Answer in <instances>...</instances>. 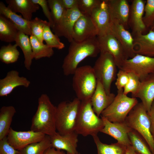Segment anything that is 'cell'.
<instances>
[{"mask_svg":"<svg viewBox=\"0 0 154 154\" xmlns=\"http://www.w3.org/2000/svg\"><path fill=\"white\" fill-rule=\"evenodd\" d=\"M98 31L90 15L82 14L74 26L73 40L80 42L97 36Z\"/></svg>","mask_w":154,"mask_h":154,"instance_id":"cell-14","label":"cell"},{"mask_svg":"<svg viewBox=\"0 0 154 154\" xmlns=\"http://www.w3.org/2000/svg\"><path fill=\"white\" fill-rule=\"evenodd\" d=\"M0 15H4L10 20L19 31L28 36L31 35L30 21L25 20L21 15L11 11L2 1L0 2Z\"/></svg>","mask_w":154,"mask_h":154,"instance_id":"cell-25","label":"cell"},{"mask_svg":"<svg viewBox=\"0 0 154 154\" xmlns=\"http://www.w3.org/2000/svg\"><path fill=\"white\" fill-rule=\"evenodd\" d=\"M48 2L54 26L60 20L67 10L62 0H48Z\"/></svg>","mask_w":154,"mask_h":154,"instance_id":"cell-34","label":"cell"},{"mask_svg":"<svg viewBox=\"0 0 154 154\" xmlns=\"http://www.w3.org/2000/svg\"><path fill=\"white\" fill-rule=\"evenodd\" d=\"M70 43L62 66L64 74L66 76L73 75L78 64L84 59L96 57L100 53L97 36L80 42L73 40Z\"/></svg>","mask_w":154,"mask_h":154,"instance_id":"cell-1","label":"cell"},{"mask_svg":"<svg viewBox=\"0 0 154 154\" xmlns=\"http://www.w3.org/2000/svg\"><path fill=\"white\" fill-rule=\"evenodd\" d=\"M148 113L150 121L151 132L154 140V101L152 103L150 110Z\"/></svg>","mask_w":154,"mask_h":154,"instance_id":"cell-44","label":"cell"},{"mask_svg":"<svg viewBox=\"0 0 154 154\" xmlns=\"http://www.w3.org/2000/svg\"><path fill=\"white\" fill-rule=\"evenodd\" d=\"M49 24H50L48 22L37 17L32 19L30 22L31 35L35 37L41 43H43V34L44 29Z\"/></svg>","mask_w":154,"mask_h":154,"instance_id":"cell-36","label":"cell"},{"mask_svg":"<svg viewBox=\"0 0 154 154\" xmlns=\"http://www.w3.org/2000/svg\"><path fill=\"white\" fill-rule=\"evenodd\" d=\"M16 44L12 45L9 43L7 46H3L0 49V60L6 64L16 62L19 58L20 53Z\"/></svg>","mask_w":154,"mask_h":154,"instance_id":"cell-33","label":"cell"},{"mask_svg":"<svg viewBox=\"0 0 154 154\" xmlns=\"http://www.w3.org/2000/svg\"><path fill=\"white\" fill-rule=\"evenodd\" d=\"M117 67L112 56L104 52L100 53L93 67L97 80L102 83L108 94L111 93V85L116 76Z\"/></svg>","mask_w":154,"mask_h":154,"instance_id":"cell-8","label":"cell"},{"mask_svg":"<svg viewBox=\"0 0 154 154\" xmlns=\"http://www.w3.org/2000/svg\"><path fill=\"white\" fill-rule=\"evenodd\" d=\"M111 19L122 25L127 30L130 5L127 0H106Z\"/></svg>","mask_w":154,"mask_h":154,"instance_id":"cell-18","label":"cell"},{"mask_svg":"<svg viewBox=\"0 0 154 154\" xmlns=\"http://www.w3.org/2000/svg\"><path fill=\"white\" fill-rule=\"evenodd\" d=\"M29 38L34 59L37 60L43 58H50L53 55L54 51L53 48L41 43L33 35H31Z\"/></svg>","mask_w":154,"mask_h":154,"instance_id":"cell-30","label":"cell"},{"mask_svg":"<svg viewBox=\"0 0 154 154\" xmlns=\"http://www.w3.org/2000/svg\"><path fill=\"white\" fill-rule=\"evenodd\" d=\"M104 127L100 132L108 135L116 139L117 142L127 147L131 145L128 133L133 129L124 121L112 122L101 116Z\"/></svg>","mask_w":154,"mask_h":154,"instance_id":"cell-13","label":"cell"},{"mask_svg":"<svg viewBox=\"0 0 154 154\" xmlns=\"http://www.w3.org/2000/svg\"><path fill=\"white\" fill-rule=\"evenodd\" d=\"M15 42L23 52L25 67L28 70H30L32 60L34 58L30 38L28 35L19 31Z\"/></svg>","mask_w":154,"mask_h":154,"instance_id":"cell-26","label":"cell"},{"mask_svg":"<svg viewBox=\"0 0 154 154\" xmlns=\"http://www.w3.org/2000/svg\"><path fill=\"white\" fill-rule=\"evenodd\" d=\"M73 75L72 87L76 98L81 101L91 99L97 84L93 67L85 65L78 67Z\"/></svg>","mask_w":154,"mask_h":154,"instance_id":"cell-5","label":"cell"},{"mask_svg":"<svg viewBox=\"0 0 154 154\" xmlns=\"http://www.w3.org/2000/svg\"><path fill=\"white\" fill-rule=\"evenodd\" d=\"M136 151L131 145L127 147L125 154H135Z\"/></svg>","mask_w":154,"mask_h":154,"instance_id":"cell-46","label":"cell"},{"mask_svg":"<svg viewBox=\"0 0 154 154\" xmlns=\"http://www.w3.org/2000/svg\"><path fill=\"white\" fill-rule=\"evenodd\" d=\"M31 0L34 3L37 4L41 7L44 15L48 19V22L50 24V27L52 29L54 27V24L48 6V0Z\"/></svg>","mask_w":154,"mask_h":154,"instance_id":"cell-41","label":"cell"},{"mask_svg":"<svg viewBox=\"0 0 154 154\" xmlns=\"http://www.w3.org/2000/svg\"><path fill=\"white\" fill-rule=\"evenodd\" d=\"M128 73L129 80L128 83L123 89V93L126 95L131 93L132 97L138 91L140 86L141 81L134 74L131 72Z\"/></svg>","mask_w":154,"mask_h":154,"instance_id":"cell-38","label":"cell"},{"mask_svg":"<svg viewBox=\"0 0 154 154\" xmlns=\"http://www.w3.org/2000/svg\"><path fill=\"white\" fill-rule=\"evenodd\" d=\"M44 154H66L63 150H57L50 147L48 148Z\"/></svg>","mask_w":154,"mask_h":154,"instance_id":"cell-45","label":"cell"},{"mask_svg":"<svg viewBox=\"0 0 154 154\" xmlns=\"http://www.w3.org/2000/svg\"><path fill=\"white\" fill-rule=\"evenodd\" d=\"M78 8L67 10L62 18L54 25L52 31L58 37H63L70 42L72 40L75 24L82 15Z\"/></svg>","mask_w":154,"mask_h":154,"instance_id":"cell-12","label":"cell"},{"mask_svg":"<svg viewBox=\"0 0 154 154\" xmlns=\"http://www.w3.org/2000/svg\"><path fill=\"white\" fill-rule=\"evenodd\" d=\"M151 30L154 31V22L150 27Z\"/></svg>","mask_w":154,"mask_h":154,"instance_id":"cell-47","label":"cell"},{"mask_svg":"<svg viewBox=\"0 0 154 154\" xmlns=\"http://www.w3.org/2000/svg\"><path fill=\"white\" fill-rule=\"evenodd\" d=\"M133 37L136 54L154 57V31L150 29L146 34H138Z\"/></svg>","mask_w":154,"mask_h":154,"instance_id":"cell-23","label":"cell"},{"mask_svg":"<svg viewBox=\"0 0 154 154\" xmlns=\"http://www.w3.org/2000/svg\"><path fill=\"white\" fill-rule=\"evenodd\" d=\"M128 135L131 145L136 152L139 154H153L145 139L137 131L132 129Z\"/></svg>","mask_w":154,"mask_h":154,"instance_id":"cell-32","label":"cell"},{"mask_svg":"<svg viewBox=\"0 0 154 154\" xmlns=\"http://www.w3.org/2000/svg\"><path fill=\"white\" fill-rule=\"evenodd\" d=\"M146 1L133 0L130 5L129 24L133 36L143 34L147 29L143 20Z\"/></svg>","mask_w":154,"mask_h":154,"instance_id":"cell-16","label":"cell"},{"mask_svg":"<svg viewBox=\"0 0 154 154\" xmlns=\"http://www.w3.org/2000/svg\"><path fill=\"white\" fill-rule=\"evenodd\" d=\"M143 20L147 28H150L154 23V0L146 1Z\"/></svg>","mask_w":154,"mask_h":154,"instance_id":"cell-39","label":"cell"},{"mask_svg":"<svg viewBox=\"0 0 154 154\" xmlns=\"http://www.w3.org/2000/svg\"><path fill=\"white\" fill-rule=\"evenodd\" d=\"M104 127L102 119L93 109L91 99L81 101L75 131L84 137L92 136L97 135Z\"/></svg>","mask_w":154,"mask_h":154,"instance_id":"cell-3","label":"cell"},{"mask_svg":"<svg viewBox=\"0 0 154 154\" xmlns=\"http://www.w3.org/2000/svg\"><path fill=\"white\" fill-rule=\"evenodd\" d=\"M81 102L76 98L71 101L62 102L56 106L55 126L57 132L60 135L75 131Z\"/></svg>","mask_w":154,"mask_h":154,"instance_id":"cell-4","label":"cell"},{"mask_svg":"<svg viewBox=\"0 0 154 154\" xmlns=\"http://www.w3.org/2000/svg\"><path fill=\"white\" fill-rule=\"evenodd\" d=\"M30 83L27 78L20 76L18 71L12 70L7 73L5 77L0 79V96H7L18 86L28 88Z\"/></svg>","mask_w":154,"mask_h":154,"instance_id":"cell-20","label":"cell"},{"mask_svg":"<svg viewBox=\"0 0 154 154\" xmlns=\"http://www.w3.org/2000/svg\"><path fill=\"white\" fill-rule=\"evenodd\" d=\"M16 112V110L13 106H4L0 109V140L7 137Z\"/></svg>","mask_w":154,"mask_h":154,"instance_id":"cell-28","label":"cell"},{"mask_svg":"<svg viewBox=\"0 0 154 154\" xmlns=\"http://www.w3.org/2000/svg\"><path fill=\"white\" fill-rule=\"evenodd\" d=\"M138 103L136 98L125 94L123 89L117 90L113 101L102 112L101 116L112 122H124L129 112Z\"/></svg>","mask_w":154,"mask_h":154,"instance_id":"cell-7","label":"cell"},{"mask_svg":"<svg viewBox=\"0 0 154 154\" xmlns=\"http://www.w3.org/2000/svg\"><path fill=\"white\" fill-rule=\"evenodd\" d=\"M132 97L139 98L147 112H149L154 101V73L141 81L138 91Z\"/></svg>","mask_w":154,"mask_h":154,"instance_id":"cell-22","label":"cell"},{"mask_svg":"<svg viewBox=\"0 0 154 154\" xmlns=\"http://www.w3.org/2000/svg\"><path fill=\"white\" fill-rule=\"evenodd\" d=\"M18 151L8 143L7 137L0 140V154H17Z\"/></svg>","mask_w":154,"mask_h":154,"instance_id":"cell-42","label":"cell"},{"mask_svg":"<svg viewBox=\"0 0 154 154\" xmlns=\"http://www.w3.org/2000/svg\"><path fill=\"white\" fill-rule=\"evenodd\" d=\"M116 77L115 84L117 90L123 89L129 81V77L128 72L120 69L117 73Z\"/></svg>","mask_w":154,"mask_h":154,"instance_id":"cell-40","label":"cell"},{"mask_svg":"<svg viewBox=\"0 0 154 154\" xmlns=\"http://www.w3.org/2000/svg\"><path fill=\"white\" fill-rule=\"evenodd\" d=\"M96 145L97 154H125L127 146L118 142L107 144L102 143L97 135L92 136Z\"/></svg>","mask_w":154,"mask_h":154,"instance_id":"cell-29","label":"cell"},{"mask_svg":"<svg viewBox=\"0 0 154 154\" xmlns=\"http://www.w3.org/2000/svg\"><path fill=\"white\" fill-rule=\"evenodd\" d=\"M50 27V24L45 27L43 34V40L47 45L53 48L58 50L63 49L65 47L64 44L60 41L59 37L52 32Z\"/></svg>","mask_w":154,"mask_h":154,"instance_id":"cell-35","label":"cell"},{"mask_svg":"<svg viewBox=\"0 0 154 154\" xmlns=\"http://www.w3.org/2000/svg\"><path fill=\"white\" fill-rule=\"evenodd\" d=\"M66 10L78 8V0H62Z\"/></svg>","mask_w":154,"mask_h":154,"instance_id":"cell-43","label":"cell"},{"mask_svg":"<svg viewBox=\"0 0 154 154\" xmlns=\"http://www.w3.org/2000/svg\"><path fill=\"white\" fill-rule=\"evenodd\" d=\"M135 154H139V153H138L136 152V153H135Z\"/></svg>","mask_w":154,"mask_h":154,"instance_id":"cell-48","label":"cell"},{"mask_svg":"<svg viewBox=\"0 0 154 154\" xmlns=\"http://www.w3.org/2000/svg\"><path fill=\"white\" fill-rule=\"evenodd\" d=\"M98 31L97 36L110 33L112 19L106 0H102L90 15Z\"/></svg>","mask_w":154,"mask_h":154,"instance_id":"cell-17","label":"cell"},{"mask_svg":"<svg viewBox=\"0 0 154 154\" xmlns=\"http://www.w3.org/2000/svg\"><path fill=\"white\" fill-rule=\"evenodd\" d=\"M7 7L13 12L21 14L23 17L28 21L32 19L33 14L39 9L40 6L31 0H6Z\"/></svg>","mask_w":154,"mask_h":154,"instance_id":"cell-24","label":"cell"},{"mask_svg":"<svg viewBox=\"0 0 154 154\" xmlns=\"http://www.w3.org/2000/svg\"><path fill=\"white\" fill-rule=\"evenodd\" d=\"M79 154H80V153H79Z\"/></svg>","mask_w":154,"mask_h":154,"instance_id":"cell-49","label":"cell"},{"mask_svg":"<svg viewBox=\"0 0 154 154\" xmlns=\"http://www.w3.org/2000/svg\"><path fill=\"white\" fill-rule=\"evenodd\" d=\"M102 1L100 0H78V8L82 14L90 15L93 10L100 5Z\"/></svg>","mask_w":154,"mask_h":154,"instance_id":"cell-37","label":"cell"},{"mask_svg":"<svg viewBox=\"0 0 154 154\" xmlns=\"http://www.w3.org/2000/svg\"><path fill=\"white\" fill-rule=\"evenodd\" d=\"M19 31L16 26L9 19L0 15V40L11 43L15 41Z\"/></svg>","mask_w":154,"mask_h":154,"instance_id":"cell-27","label":"cell"},{"mask_svg":"<svg viewBox=\"0 0 154 154\" xmlns=\"http://www.w3.org/2000/svg\"><path fill=\"white\" fill-rule=\"evenodd\" d=\"M56 106L48 96L42 94L38 100L37 110L32 120L30 130L52 136L57 132L55 126Z\"/></svg>","mask_w":154,"mask_h":154,"instance_id":"cell-2","label":"cell"},{"mask_svg":"<svg viewBox=\"0 0 154 154\" xmlns=\"http://www.w3.org/2000/svg\"><path fill=\"white\" fill-rule=\"evenodd\" d=\"M78 135L75 131L64 135L57 132L50 136L52 147L57 150L65 151L67 154H79L77 149Z\"/></svg>","mask_w":154,"mask_h":154,"instance_id":"cell-19","label":"cell"},{"mask_svg":"<svg viewBox=\"0 0 154 154\" xmlns=\"http://www.w3.org/2000/svg\"><path fill=\"white\" fill-rule=\"evenodd\" d=\"M46 135L31 130L17 131L11 127L7 138L8 143L15 149L19 151L29 145L40 141Z\"/></svg>","mask_w":154,"mask_h":154,"instance_id":"cell-11","label":"cell"},{"mask_svg":"<svg viewBox=\"0 0 154 154\" xmlns=\"http://www.w3.org/2000/svg\"><path fill=\"white\" fill-rule=\"evenodd\" d=\"M110 33L113 35L120 43L127 59L136 55L133 36L122 25L115 20H112Z\"/></svg>","mask_w":154,"mask_h":154,"instance_id":"cell-15","label":"cell"},{"mask_svg":"<svg viewBox=\"0 0 154 154\" xmlns=\"http://www.w3.org/2000/svg\"><path fill=\"white\" fill-rule=\"evenodd\" d=\"M50 147H52L50 136L46 135L40 141L31 144L18 150L17 154H44Z\"/></svg>","mask_w":154,"mask_h":154,"instance_id":"cell-31","label":"cell"},{"mask_svg":"<svg viewBox=\"0 0 154 154\" xmlns=\"http://www.w3.org/2000/svg\"><path fill=\"white\" fill-rule=\"evenodd\" d=\"M115 96L113 93L107 94L102 83L97 80L96 87L91 101L93 109L98 117L111 104Z\"/></svg>","mask_w":154,"mask_h":154,"instance_id":"cell-21","label":"cell"},{"mask_svg":"<svg viewBox=\"0 0 154 154\" xmlns=\"http://www.w3.org/2000/svg\"><path fill=\"white\" fill-rule=\"evenodd\" d=\"M120 69L134 74L141 81L149 74L154 73V57L136 54L125 60Z\"/></svg>","mask_w":154,"mask_h":154,"instance_id":"cell-9","label":"cell"},{"mask_svg":"<svg viewBox=\"0 0 154 154\" xmlns=\"http://www.w3.org/2000/svg\"><path fill=\"white\" fill-rule=\"evenodd\" d=\"M97 39L100 52H107L111 55L117 67L120 69L123 62L127 58L118 40L110 33L97 36Z\"/></svg>","mask_w":154,"mask_h":154,"instance_id":"cell-10","label":"cell"},{"mask_svg":"<svg viewBox=\"0 0 154 154\" xmlns=\"http://www.w3.org/2000/svg\"><path fill=\"white\" fill-rule=\"evenodd\" d=\"M125 122L143 137L152 154H154V140L151 132L150 121L148 112L141 102L138 103L131 110Z\"/></svg>","mask_w":154,"mask_h":154,"instance_id":"cell-6","label":"cell"}]
</instances>
